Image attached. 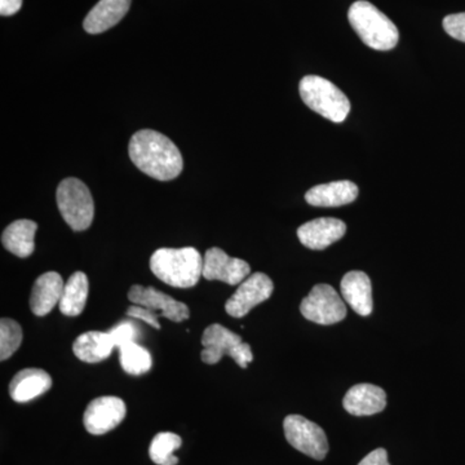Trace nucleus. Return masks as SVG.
Returning a JSON list of instances; mask_svg holds the SVG:
<instances>
[{
  "label": "nucleus",
  "instance_id": "obj_1",
  "mask_svg": "<svg viewBox=\"0 0 465 465\" xmlns=\"http://www.w3.org/2000/svg\"><path fill=\"white\" fill-rule=\"evenodd\" d=\"M128 153L134 166L159 182H170L182 173V153L167 136L157 131L143 130L134 134Z\"/></svg>",
  "mask_w": 465,
  "mask_h": 465
},
{
  "label": "nucleus",
  "instance_id": "obj_2",
  "mask_svg": "<svg viewBox=\"0 0 465 465\" xmlns=\"http://www.w3.org/2000/svg\"><path fill=\"white\" fill-rule=\"evenodd\" d=\"M150 269L168 286L191 289L200 282L203 258L194 247L159 249L150 258Z\"/></svg>",
  "mask_w": 465,
  "mask_h": 465
},
{
  "label": "nucleus",
  "instance_id": "obj_3",
  "mask_svg": "<svg viewBox=\"0 0 465 465\" xmlns=\"http://www.w3.org/2000/svg\"><path fill=\"white\" fill-rule=\"evenodd\" d=\"M348 20L362 42L375 51H391L400 41L393 21L371 3L358 0L349 8Z\"/></svg>",
  "mask_w": 465,
  "mask_h": 465
},
{
  "label": "nucleus",
  "instance_id": "obj_4",
  "mask_svg": "<svg viewBox=\"0 0 465 465\" xmlns=\"http://www.w3.org/2000/svg\"><path fill=\"white\" fill-rule=\"evenodd\" d=\"M300 96L308 108L333 124H341L351 112L344 92L322 76L307 75L299 84Z\"/></svg>",
  "mask_w": 465,
  "mask_h": 465
},
{
  "label": "nucleus",
  "instance_id": "obj_5",
  "mask_svg": "<svg viewBox=\"0 0 465 465\" xmlns=\"http://www.w3.org/2000/svg\"><path fill=\"white\" fill-rule=\"evenodd\" d=\"M58 210L66 224L75 232L90 228L94 216V204L90 189L75 177L63 180L56 193Z\"/></svg>",
  "mask_w": 465,
  "mask_h": 465
},
{
  "label": "nucleus",
  "instance_id": "obj_6",
  "mask_svg": "<svg viewBox=\"0 0 465 465\" xmlns=\"http://www.w3.org/2000/svg\"><path fill=\"white\" fill-rule=\"evenodd\" d=\"M302 316L311 322L330 326L347 317V307L338 291L330 284H317L300 305Z\"/></svg>",
  "mask_w": 465,
  "mask_h": 465
},
{
  "label": "nucleus",
  "instance_id": "obj_7",
  "mask_svg": "<svg viewBox=\"0 0 465 465\" xmlns=\"http://www.w3.org/2000/svg\"><path fill=\"white\" fill-rule=\"evenodd\" d=\"M284 436L293 449L323 460L329 452V440L320 425L302 415H289L283 421Z\"/></svg>",
  "mask_w": 465,
  "mask_h": 465
},
{
  "label": "nucleus",
  "instance_id": "obj_8",
  "mask_svg": "<svg viewBox=\"0 0 465 465\" xmlns=\"http://www.w3.org/2000/svg\"><path fill=\"white\" fill-rule=\"evenodd\" d=\"M274 284L264 273H255L247 277L226 302L225 311L229 316L242 318L247 316L256 305L271 298Z\"/></svg>",
  "mask_w": 465,
  "mask_h": 465
},
{
  "label": "nucleus",
  "instance_id": "obj_9",
  "mask_svg": "<svg viewBox=\"0 0 465 465\" xmlns=\"http://www.w3.org/2000/svg\"><path fill=\"white\" fill-rule=\"evenodd\" d=\"M125 403L119 397L105 396L91 401L85 409L84 423L88 433L94 436L114 430L125 418Z\"/></svg>",
  "mask_w": 465,
  "mask_h": 465
},
{
  "label": "nucleus",
  "instance_id": "obj_10",
  "mask_svg": "<svg viewBox=\"0 0 465 465\" xmlns=\"http://www.w3.org/2000/svg\"><path fill=\"white\" fill-rule=\"evenodd\" d=\"M251 268L244 260L231 258L219 247L207 250L203 256V273L207 281H220L231 286L241 284L249 277Z\"/></svg>",
  "mask_w": 465,
  "mask_h": 465
},
{
  "label": "nucleus",
  "instance_id": "obj_11",
  "mask_svg": "<svg viewBox=\"0 0 465 465\" xmlns=\"http://www.w3.org/2000/svg\"><path fill=\"white\" fill-rule=\"evenodd\" d=\"M128 299L134 305H142L154 312L158 317H166L173 322H183L191 316L188 305L177 302L166 293L161 292L154 287H143L134 284L128 291Z\"/></svg>",
  "mask_w": 465,
  "mask_h": 465
},
{
  "label": "nucleus",
  "instance_id": "obj_12",
  "mask_svg": "<svg viewBox=\"0 0 465 465\" xmlns=\"http://www.w3.org/2000/svg\"><path fill=\"white\" fill-rule=\"evenodd\" d=\"M345 232H347V225L341 220L321 217L300 226L298 237L307 249L320 251L341 241Z\"/></svg>",
  "mask_w": 465,
  "mask_h": 465
},
{
  "label": "nucleus",
  "instance_id": "obj_13",
  "mask_svg": "<svg viewBox=\"0 0 465 465\" xmlns=\"http://www.w3.org/2000/svg\"><path fill=\"white\" fill-rule=\"evenodd\" d=\"M348 414L371 416L387 407V394L381 387L372 384H357L351 387L342 400Z\"/></svg>",
  "mask_w": 465,
  "mask_h": 465
},
{
  "label": "nucleus",
  "instance_id": "obj_14",
  "mask_svg": "<svg viewBox=\"0 0 465 465\" xmlns=\"http://www.w3.org/2000/svg\"><path fill=\"white\" fill-rule=\"evenodd\" d=\"M341 287L342 299L357 314L367 317L372 313L371 280L365 272H349L342 277Z\"/></svg>",
  "mask_w": 465,
  "mask_h": 465
},
{
  "label": "nucleus",
  "instance_id": "obj_15",
  "mask_svg": "<svg viewBox=\"0 0 465 465\" xmlns=\"http://www.w3.org/2000/svg\"><path fill=\"white\" fill-rule=\"evenodd\" d=\"M63 277L56 272H48L42 274L34 283L32 295H30V308L35 316L45 317L51 313L52 309L60 304L63 296Z\"/></svg>",
  "mask_w": 465,
  "mask_h": 465
},
{
  "label": "nucleus",
  "instance_id": "obj_16",
  "mask_svg": "<svg viewBox=\"0 0 465 465\" xmlns=\"http://www.w3.org/2000/svg\"><path fill=\"white\" fill-rule=\"evenodd\" d=\"M201 358L207 365H216L224 356H231L232 348L243 342L240 335L219 323L211 324L202 336Z\"/></svg>",
  "mask_w": 465,
  "mask_h": 465
},
{
  "label": "nucleus",
  "instance_id": "obj_17",
  "mask_svg": "<svg viewBox=\"0 0 465 465\" xmlns=\"http://www.w3.org/2000/svg\"><path fill=\"white\" fill-rule=\"evenodd\" d=\"M51 387V376L45 370H21L9 382V396L15 402L26 403L47 393Z\"/></svg>",
  "mask_w": 465,
  "mask_h": 465
},
{
  "label": "nucleus",
  "instance_id": "obj_18",
  "mask_svg": "<svg viewBox=\"0 0 465 465\" xmlns=\"http://www.w3.org/2000/svg\"><path fill=\"white\" fill-rule=\"evenodd\" d=\"M356 183L341 180L314 186L305 194V201L314 207H341L353 203L358 198Z\"/></svg>",
  "mask_w": 465,
  "mask_h": 465
},
{
  "label": "nucleus",
  "instance_id": "obj_19",
  "mask_svg": "<svg viewBox=\"0 0 465 465\" xmlns=\"http://www.w3.org/2000/svg\"><path fill=\"white\" fill-rule=\"evenodd\" d=\"M130 7L131 0H100L85 17V32L101 34L112 29L127 15Z\"/></svg>",
  "mask_w": 465,
  "mask_h": 465
},
{
  "label": "nucleus",
  "instance_id": "obj_20",
  "mask_svg": "<svg viewBox=\"0 0 465 465\" xmlns=\"http://www.w3.org/2000/svg\"><path fill=\"white\" fill-rule=\"evenodd\" d=\"M116 345L109 331H88L75 339L73 351L84 362L99 363L106 360Z\"/></svg>",
  "mask_w": 465,
  "mask_h": 465
},
{
  "label": "nucleus",
  "instance_id": "obj_21",
  "mask_svg": "<svg viewBox=\"0 0 465 465\" xmlns=\"http://www.w3.org/2000/svg\"><path fill=\"white\" fill-rule=\"evenodd\" d=\"M36 229L38 225L32 220H17L5 228L2 234V243L5 249L16 255L17 258L26 259L33 255L35 250Z\"/></svg>",
  "mask_w": 465,
  "mask_h": 465
},
{
  "label": "nucleus",
  "instance_id": "obj_22",
  "mask_svg": "<svg viewBox=\"0 0 465 465\" xmlns=\"http://www.w3.org/2000/svg\"><path fill=\"white\" fill-rule=\"evenodd\" d=\"M88 293H90V282L87 275L84 272H75L64 287L63 296L58 304L61 313L67 317L82 314L87 302Z\"/></svg>",
  "mask_w": 465,
  "mask_h": 465
},
{
  "label": "nucleus",
  "instance_id": "obj_23",
  "mask_svg": "<svg viewBox=\"0 0 465 465\" xmlns=\"http://www.w3.org/2000/svg\"><path fill=\"white\" fill-rule=\"evenodd\" d=\"M119 361L122 369L127 374L134 376L146 374L153 366L148 349L137 344L136 341L128 342L119 348Z\"/></svg>",
  "mask_w": 465,
  "mask_h": 465
},
{
  "label": "nucleus",
  "instance_id": "obj_24",
  "mask_svg": "<svg viewBox=\"0 0 465 465\" xmlns=\"http://www.w3.org/2000/svg\"><path fill=\"white\" fill-rule=\"evenodd\" d=\"M182 437L176 433H158L150 443V459L157 465H176L179 458L174 457L173 451L182 448Z\"/></svg>",
  "mask_w": 465,
  "mask_h": 465
},
{
  "label": "nucleus",
  "instance_id": "obj_25",
  "mask_svg": "<svg viewBox=\"0 0 465 465\" xmlns=\"http://www.w3.org/2000/svg\"><path fill=\"white\" fill-rule=\"evenodd\" d=\"M23 342V329L16 321L3 318L0 321V360L5 361L16 353Z\"/></svg>",
  "mask_w": 465,
  "mask_h": 465
},
{
  "label": "nucleus",
  "instance_id": "obj_26",
  "mask_svg": "<svg viewBox=\"0 0 465 465\" xmlns=\"http://www.w3.org/2000/svg\"><path fill=\"white\" fill-rule=\"evenodd\" d=\"M137 331L139 330H137L136 324L131 322V321H124V322L113 327L109 332L115 342L116 348L119 349L122 345L136 341Z\"/></svg>",
  "mask_w": 465,
  "mask_h": 465
},
{
  "label": "nucleus",
  "instance_id": "obj_27",
  "mask_svg": "<svg viewBox=\"0 0 465 465\" xmlns=\"http://www.w3.org/2000/svg\"><path fill=\"white\" fill-rule=\"evenodd\" d=\"M443 29L451 38L465 43V12L443 18Z\"/></svg>",
  "mask_w": 465,
  "mask_h": 465
},
{
  "label": "nucleus",
  "instance_id": "obj_28",
  "mask_svg": "<svg viewBox=\"0 0 465 465\" xmlns=\"http://www.w3.org/2000/svg\"><path fill=\"white\" fill-rule=\"evenodd\" d=\"M127 316L133 317L134 320L143 321L154 327V329L161 330V323L158 322V316L154 312L150 309L142 307V305H134V307L128 308Z\"/></svg>",
  "mask_w": 465,
  "mask_h": 465
},
{
  "label": "nucleus",
  "instance_id": "obj_29",
  "mask_svg": "<svg viewBox=\"0 0 465 465\" xmlns=\"http://www.w3.org/2000/svg\"><path fill=\"white\" fill-rule=\"evenodd\" d=\"M232 360L235 361L238 366L242 367V369H247L249 363L253 361L252 351H251V347L246 342H241L237 347L232 348L231 356Z\"/></svg>",
  "mask_w": 465,
  "mask_h": 465
},
{
  "label": "nucleus",
  "instance_id": "obj_30",
  "mask_svg": "<svg viewBox=\"0 0 465 465\" xmlns=\"http://www.w3.org/2000/svg\"><path fill=\"white\" fill-rule=\"evenodd\" d=\"M358 465H391L388 461V452L385 449H376L374 451L370 452L365 458L361 460Z\"/></svg>",
  "mask_w": 465,
  "mask_h": 465
},
{
  "label": "nucleus",
  "instance_id": "obj_31",
  "mask_svg": "<svg viewBox=\"0 0 465 465\" xmlns=\"http://www.w3.org/2000/svg\"><path fill=\"white\" fill-rule=\"evenodd\" d=\"M21 5H23V0H0V15L12 16L20 11Z\"/></svg>",
  "mask_w": 465,
  "mask_h": 465
}]
</instances>
